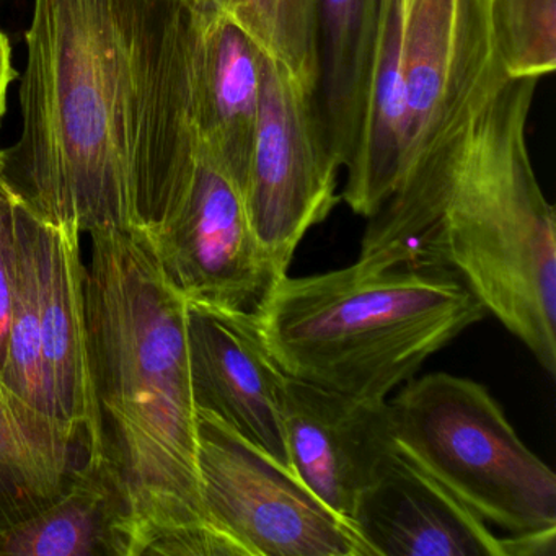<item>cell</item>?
I'll use <instances>...</instances> for the list:
<instances>
[{"instance_id":"8992f818","label":"cell","mask_w":556,"mask_h":556,"mask_svg":"<svg viewBox=\"0 0 556 556\" xmlns=\"http://www.w3.org/2000/svg\"><path fill=\"white\" fill-rule=\"evenodd\" d=\"M198 470L207 519L240 556H370L346 519L206 409Z\"/></svg>"},{"instance_id":"3957f363","label":"cell","mask_w":556,"mask_h":556,"mask_svg":"<svg viewBox=\"0 0 556 556\" xmlns=\"http://www.w3.org/2000/svg\"><path fill=\"white\" fill-rule=\"evenodd\" d=\"M540 79L507 77L460 151L369 217L361 260L454 273L548 376L556 374V216L527 148Z\"/></svg>"},{"instance_id":"9a60e30c","label":"cell","mask_w":556,"mask_h":556,"mask_svg":"<svg viewBox=\"0 0 556 556\" xmlns=\"http://www.w3.org/2000/svg\"><path fill=\"white\" fill-rule=\"evenodd\" d=\"M80 448L70 426L31 405L0 376V536L50 506Z\"/></svg>"},{"instance_id":"44dd1931","label":"cell","mask_w":556,"mask_h":556,"mask_svg":"<svg viewBox=\"0 0 556 556\" xmlns=\"http://www.w3.org/2000/svg\"><path fill=\"white\" fill-rule=\"evenodd\" d=\"M503 543L504 556H553L556 553V527L514 535L509 533Z\"/></svg>"},{"instance_id":"2e32d148","label":"cell","mask_w":556,"mask_h":556,"mask_svg":"<svg viewBox=\"0 0 556 556\" xmlns=\"http://www.w3.org/2000/svg\"><path fill=\"white\" fill-rule=\"evenodd\" d=\"M380 0H318L315 99L341 168L356 149L376 58Z\"/></svg>"},{"instance_id":"6da1fadb","label":"cell","mask_w":556,"mask_h":556,"mask_svg":"<svg viewBox=\"0 0 556 556\" xmlns=\"http://www.w3.org/2000/svg\"><path fill=\"white\" fill-rule=\"evenodd\" d=\"M203 0H35L22 129L0 177L83 233L149 227L201 155L194 50Z\"/></svg>"},{"instance_id":"8fae6325","label":"cell","mask_w":556,"mask_h":556,"mask_svg":"<svg viewBox=\"0 0 556 556\" xmlns=\"http://www.w3.org/2000/svg\"><path fill=\"white\" fill-rule=\"evenodd\" d=\"M350 523L370 556H504L503 539L399 448L361 494Z\"/></svg>"},{"instance_id":"4fadbf2b","label":"cell","mask_w":556,"mask_h":556,"mask_svg":"<svg viewBox=\"0 0 556 556\" xmlns=\"http://www.w3.org/2000/svg\"><path fill=\"white\" fill-rule=\"evenodd\" d=\"M129 533L115 460L84 457L50 506L0 536V556H129Z\"/></svg>"},{"instance_id":"30bf717a","label":"cell","mask_w":556,"mask_h":556,"mask_svg":"<svg viewBox=\"0 0 556 556\" xmlns=\"http://www.w3.org/2000/svg\"><path fill=\"white\" fill-rule=\"evenodd\" d=\"M80 237L73 224L40 217L41 353L51 415L70 426L84 457L103 458L109 442L90 350Z\"/></svg>"},{"instance_id":"ac0fdd59","label":"cell","mask_w":556,"mask_h":556,"mask_svg":"<svg viewBox=\"0 0 556 556\" xmlns=\"http://www.w3.org/2000/svg\"><path fill=\"white\" fill-rule=\"evenodd\" d=\"M305 89H317L318 0H207Z\"/></svg>"},{"instance_id":"277c9868","label":"cell","mask_w":556,"mask_h":556,"mask_svg":"<svg viewBox=\"0 0 556 556\" xmlns=\"http://www.w3.org/2000/svg\"><path fill=\"white\" fill-rule=\"evenodd\" d=\"M252 314L289 377L370 402H386L486 317L447 269L361 258L320 275L281 276Z\"/></svg>"},{"instance_id":"ffe728a7","label":"cell","mask_w":556,"mask_h":556,"mask_svg":"<svg viewBox=\"0 0 556 556\" xmlns=\"http://www.w3.org/2000/svg\"><path fill=\"white\" fill-rule=\"evenodd\" d=\"M21 197L0 177V369L8 354L12 299L17 279V211Z\"/></svg>"},{"instance_id":"5bb4252c","label":"cell","mask_w":556,"mask_h":556,"mask_svg":"<svg viewBox=\"0 0 556 556\" xmlns=\"http://www.w3.org/2000/svg\"><path fill=\"white\" fill-rule=\"evenodd\" d=\"M402 0H380L376 58L356 149L341 198L357 216L372 217L399 181L405 100L402 79Z\"/></svg>"},{"instance_id":"ba28073f","label":"cell","mask_w":556,"mask_h":556,"mask_svg":"<svg viewBox=\"0 0 556 556\" xmlns=\"http://www.w3.org/2000/svg\"><path fill=\"white\" fill-rule=\"evenodd\" d=\"M188 350L197 409L213 413L294 473L285 428L289 376L269 353L252 312L188 305Z\"/></svg>"},{"instance_id":"7c38bea8","label":"cell","mask_w":556,"mask_h":556,"mask_svg":"<svg viewBox=\"0 0 556 556\" xmlns=\"http://www.w3.org/2000/svg\"><path fill=\"white\" fill-rule=\"evenodd\" d=\"M262 51L203 0L194 50V118L201 148L242 191L262 97Z\"/></svg>"},{"instance_id":"e0dca14e","label":"cell","mask_w":556,"mask_h":556,"mask_svg":"<svg viewBox=\"0 0 556 556\" xmlns=\"http://www.w3.org/2000/svg\"><path fill=\"white\" fill-rule=\"evenodd\" d=\"M40 217L21 200L17 211L18 262L12 299L8 354L0 376L31 405L50 412L41 353ZM51 413V412H50Z\"/></svg>"},{"instance_id":"9c48e42d","label":"cell","mask_w":556,"mask_h":556,"mask_svg":"<svg viewBox=\"0 0 556 556\" xmlns=\"http://www.w3.org/2000/svg\"><path fill=\"white\" fill-rule=\"evenodd\" d=\"M285 428L295 477L350 522L363 491L396 451L389 403L288 377Z\"/></svg>"},{"instance_id":"52a82bcc","label":"cell","mask_w":556,"mask_h":556,"mask_svg":"<svg viewBox=\"0 0 556 556\" xmlns=\"http://www.w3.org/2000/svg\"><path fill=\"white\" fill-rule=\"evenodd\" d=\"M340 164L321 125L315 92L262 58V97L242 184L250 229L278 278L312 227L337 206Z\"/></svg>"},{"instance_id":"7a4b0ae2","label":"cell","mask_w":556,"mask_h":556,"mask_svg":"<svg viewBox=\"0 0 556 556\" xmlns=\"http://www.w3.org/2000/svg\"><path fill=\"white\" fill-rule=\"evenodd\" d=\"M89 237L90 350L109 454L131 510L129 556H240L201 497L188 302L146 227Z\"/></svg>"},{"instance_id":"7402d4cb","label":"cell","mask_w":556,"mask_h":556,"mask_svg":"<svg viewBox=\"0 0 556 556\" xmlns=\"http://www.w3.org/2000/svg\"><path fill=\"white\" fill-rule=\"evenodd\" d=\"M14 67H12L11 45L8 37L0 30V123L5 115V105H8V92L12 80L15 79Z\"/></svg>"},{"instance_id":"5b68a950","label":"cell","mask_w":556,"mask_h":556,"mask_svg":"<svg viewBox=\"0 0 556 556\" xmlns=\"http://www.w3.org/2000/svg\"><path fill=\"white\" fill-rule=\"evenodd\" d=\"M387 403L400 454L478 519L510 535L556 527L555 471L523 444L486 387L432 372Z\"/></svg>"},{"instance_id":"d6986e66","label":"cell","mask_w":556,"mask_h":556,"mask_svg":"<svg viewBox=\"0 0 556 556\" xmlns=\"http://www.w3.org/2000/svg\"><path fill=\"white\" fill-rule=\"evenodd\" d=\"M497 56L513 79L556 67V0H484Z\"/></svg>"}]
</instances>
